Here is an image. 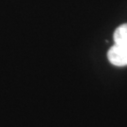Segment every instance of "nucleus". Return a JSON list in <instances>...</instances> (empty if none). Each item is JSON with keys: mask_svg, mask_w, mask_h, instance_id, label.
I'll return each instance as SVG.
<instances>
[{"mask_svg": "<svg viewBox=\"0 0 127 127\" xmlns=\"http://www.w3.org/2000/svg\"><path fill=\"white\" fill-rule=\"evenodd\" d=\"M114 44L108 50L107 58L114 66H127V24H123L115 30Z\"/></svg>", "mask_w": 127, "mask_h": 127, "instance_id": "obj_1", "label": "nucleus"}]
</instances>
